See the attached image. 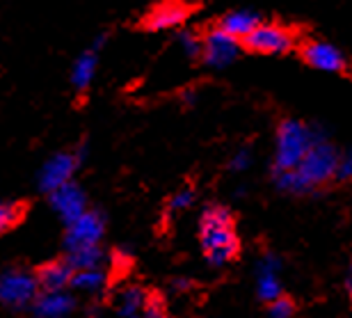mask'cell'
<instances>
[{
    "label": "cell",
    "mask_w": 352,
    "mask_h": 318,
    "mask_svg": "<svg viewBox=\"0 0 352 318\" xmlns=\"http://www.w3.org/2000/svg\"><path fill=\"white\" fill-rule=\"evenodd\" d=\"M339 156L341 151L318 133L314 138L311 147H309L307 153L293 169L272 172L274 183L288 195H309L314 190L327 186L329 181H334Z\"/></svg>",
    "instance_id": "cell-1"
},
{
    "label": "cell",
    "mask_w": 352,
    "mask_h": 318,
    "mask_svg": "<svg viewBox=\"0 0 352 318\" xmlns=\"http://www.w3.org/2000/svg\"><path fill=\"white\" fill-rule=\"evenodd\" d=\"M199 243L208 264L215 268L227 266L229 261L238 257L241 238L236 231L234 213L227 206L213 204V206L204 209V213L199 215Z\"/></svg>",
    "instance_id": "cell-2"
},
{
    "label": "cell",
    "mask_w": 352,
    "mask_h": 318,
    "mask_svg": "<svg viewBox=\"0 0 352 318\" xmlns=\"http://www.w3.org/2000/svg\"><path fill=\"white\" fill-rule=\"evenodd\" d=\"M318 131L309 129L307 124L298 122V119H286L279 124L277 138H274V169L272 172H284V169H293L307 149L311 147L314 138Z\"/></svg>",
    "instance_id": "cell-3"
},
{
    "label": "cell",
    "mask_w": 352,
    "mask_h": 318,
    "mask_svg": "<svg viewBox=\"0 0 352 318\" xmlns=\"http://www.w3.org/2000/svg\"><path fill=\"white\" fill-rule=\"evenodd\" d=\"M298 32L288 25L274 23V21H261L241 44L245 51L256 55H286L298 46Z\"/></svg>",
    "instance_id": "cell-4"
},
{
    "label": "cell",
    "mask_w": 352,
    "mask_h": 318,
    "mask_svg": "<svg viewBox=\"0 0 352 318\" xmlns=\"http://www.w3.org/2000/svg\"><path fill=\"white\" fill-rule=\"evenodd\" d=\"M243 51V44L236 37H231L222 28H210L206 34H201V51L199 60L210 69H227L238 60Z\"/></svg>",
    "instance_id": "cell-5"
},
{
    "label": "cell",
    "mask_w": 352,
    "mask_h": 318,
    "mask_svg": "<svg viewBox=\"0 0 352 318\" xmlns=\"http://www.w3.org/2000/svg\"><path fill=\"white\" fill-rule=\"evenodd\" d=\"M37 293L39 286L34 273H28L23 268H10L0 275V305L10 309H23L32 305Z\"/></svg>",
    "instance_id": "cell-6"
},
{
    "label": "cell",
    "mask_w": 352,
    "mask_h": 318,
    "mask_svg": "<svg viewBox=\"0 0 352 318\" xmlns=\"http://www.w3.org/2000/svg\"><path fill=\"white\" fill-rule=\"evenodd\" d=\"M302 60L316 72L325 74H348V58L339 46L325 39H307L300 46Z\"/></svg>",
    "instance_id": "cell-7"
},
{
    "label": "cell",
    "mask_w": 352,
    "mask_h": 318,
    "mask_svg": "<svg viewBox=\"0 0 352 318\" xmlns=\"http://www.w3.org/2000/svg\"><path fill=\"white\" fill-rule=\"evenodd\" d=\"M192 7L183 0H163V3L153 5L149 12L142 17V28L149 32H170L181 30L183 23L188 21Z\"/></svg>",
    "instance_id": "cell-8"
},
{
    "label": "cell",
    "mask_w": 352,
    "mask_h": 318,
    "mask_svg": "<svg viewBox=\"0 0 352 318\" xmlns=\"http://www.w3.org/2000/svg\"><path fill=\"white\" fill-rule=\"evenodd\" d=\"M105 236V220L98 211H85L76 218L74 222L67 224L65 236V250H78V247L101 245V238Z\"/></svg>",
    "instance_id": "cell-9"
},
{
    "label": "cell",
    "mask_w": 352,
    "mask_h": 318,
    "mask_svg": "<svg viewBox=\"0 0 352 318\" xmlns=\"http://www.w3.org/2000/svg\"><path fill=\"white\" fill-rule=\"evenodd\" d=\"M78 165H80V153H72V151L55 153L39 169V188L44 193H53L55 188L74 181V174Z\"/></svg>",
    "instance_id": "cell-10"
},
{
    "label": "cell",
    "mask_w": 352,
    "mask_h": 318,
    "mask_svg": "<svg viewBox=\"0 0 352 318\" xmlns=\"http://www.w3.org/2000/svg\"><path fill=\"white\" fill-rule=\"evenodd\" d=\"M105 41H108V34H98L85 51L74 60L69 81H72L74 89L78 92V94H85V92L91 87V83H94L96 72H98V60H101V51H103Z\"/></svg>",
    "instance_id": "cell-11"
},
{
    "label": "cell",
    "mask_w": 352,
    "mask_h": 318,
    "mask_svg": "<svg viewBox=\"0 0 352 318\" xmlns=\"http://www.w3.org/2000/svg\"><path fill=\"white\" fill-rule=\"evenodd\" d=\"M51 195V206L55 213L60 215V220L69 224L74 222L76 218L82 215L87 211V195L76 181H69L65 186L55 188Z\"/></svg>",
    "instance_id": "cell-12"
},
{
    "label": "cell",
    "mask_w": 352,
    "mask_h": 318,
    "mask_svg": "<svg viewBox=\"0 0 352 318\" xmlns=\"http://www.w3.org/2000/svg\"><path fill=\"white\" fill-rule=\"evenodd\" d=\"M76 307V300L67 291H41L32 300L34 318H69Z\"/></svg>",
    "instance_id": "cell-13"
},
{
    "label": "cell",
    "mask_w": 352,
    "mask_h": 318,
    "mask_svg": "<svg viewBox=\"0 0 352 318\" xmlns=\"http://www.w3.org/2000/svg\"><path fill=\"white\" fill-rule=\"evenodd\" d=\"M74 271L69 268L65 259L62 261H48V264L39 266L34 273L39 291H67L72 286Z\"/></svg>",
    "instance_id": "cell-14"
},
{
    "label": "cell",
    "mask_w": 352,
    "mask_h": 318,
    "mask_svg": "<svg viewBox=\"0 0 352 318\" xmlns=\"http://www.w3.org/2000/svg\"><path fill=\"white\" fill-rule=\"evenodd\" d=\"M279 259H274L272 254L261 259L258 264V277H256V291H258V298L265 300V302H272L277 300L281 293V282H279Z\"/></svg>",
    "instance_id": "cell-15"
},
{
    "label": "cell",
    "mask_w": 352,
    "mask_h": 318,
    "mask_svg": "<svg viewBox=\"0 0 352 318\" xmlns=\"http://www.w3.org/2000/svg\"><path fill=\"white\" fill-rule=\"evenodd\" d=\"M258 23H261V14H256L254 10H231L220 19L217 28H222L227 34L243 41Z\"/></svg>",
    "instance_id": "cell-16"
},
{
    "label": "cell",
    "mask_w": 352,
    "mask_h": 318,
    "mask_svg": "<svg viewBox=\"0 0 352 318\" xmlns=\"http://www.w3.org/2000/svg\"><path fill=\"white\" fill-rule=\"evenodd\" d=\"M149 300V291L138 284H129L124 288H119L117 298H115V309L119 318H138L142 314V309Z\"/></svg>",
    "instance_id": "cell-17"
},
{
    "label": "cell",
    "mask_w": 352,
    "mask_h": 318,
    "mask_svg": "<svg viewBox=\"0 0 352 318\" xmlns=\"http://www.w3.org/2000/svg\"><path fill=\"white\" fill-rule=\"evenodd\" d=\"M65 261L69 264V268L76 271H87V268H98L103 266L105 254L101 250V245H91V247H78V250H69Z\"/></svg>",
    "instance_id": "cell-18"
},
{
    "label": "cell",
    "mask_w": 352,
    "mask_h": 318,
    "mask_svg": "<svg viewBox=\"0 0 352 318\" xmlns=\"http://www.w3.org/2000/svg\"><path fill=\"white\" fill-rule=\"evenodd\" d=\"M105 282H108V273L98 266V268H87V271H76L72 277V286L85 293H96L105 286Z\"/></svg>",
    "instance_id": "cell-19"
},
{
    "label": "cell",
    "mask_w": 352,
    "mask_h": 318,
    "mask_svg": "<svg viewBox=\"0 0 352 318\" xmlns=\"http://www.w3.org/2000/svg\"><path fill=\"white\" fill-rule=\"evenodd\" d=\"M25 206L19 202H0V236L12 231L16 224L23 220Z\"/></svg>",
    "instance_id": "cell-20"
},
{
    "label": "cell",
    "mask_w": 352,
    "mask_h": 318,
    "mask_svg": "<svg viewBox=\"0 0 352 318\" xmlns=\"http://www.w3.org/2000/svg\"><path fill=\"white\" fill-rule=\"evenodd\" d=\"M176 48H179V53L183 58L199 60L201 34H197L195 30H179V34H176Z\"/></svg>",
    "instance_id": "cell-21"
},
{
    "label": "cell",
    "mask_w": 352,
    "mask_h": 318,
    "mask_svg": "<svg viewBox=\"0 0 352 318\" xmlns=\"http://www.w3.org/2000/svg\"><path fill=\"white\" fill-rule=\"evenodd\" d=\"M195 197H197L195 188L183 186V188H179L170 197V202H167V209H170V213H181V211H188L195 204Z\"/></svg>",
    "instance_id": "cell-22"
},
{
    "label": "cell",
    "mask_w": 352,
    "mask_h": 318,
    "mask_svg": "<svg viewBox=\"0 0 352 318\" xmlns=\"http://www.w3.org/2000/svg\"><path fill=\"white\" fill-rule=\"evenodd\" d=\"M295 302L291 298H286V295H279L277 300L270 302V309H267V316L270 318H293L295 316Z\"/></svg>",
    "instance_id": "cell-23"
},
{
    "label": "cell",
    "mask_w": 352,
    "mask_h": 318,
    "mask_svg": "<svg viewBox=\"0 0 352 318\" xmlns=\"http://www.w3.org/2000/svg\"><path fill=\"white\" fill-rule=\"evenodd\" d=\"M138 318H170V314H167L165 302L160 300L158 295H151L149 293V300H146L142 314H140Z\"/></svg>",
    "instance_id": "cell-24"
},
{
    "label": "cell",
    "mask_w": 352,
    "mask_h": 318,
    "mask_svg": "<svg viewBox=\"0 0 352 318\" xmlns=\"http://www.w3.org/2000/svg\"><path fill=\"white\" fill-rule=\"evenodd\" d=\"M352 176V156L350 151H343L339 156V162H336V172H334V181L339 183H348Z\"/></svg>",
    "instance_id": "cell-25"
},
{
    "label": "cell",
    "mask_w": 352,
    "mask_h": 318,
    "mask_svg": "<svg viewBox=\"0 0 352 318\" xmlns=\"http://www.w3.org/2000/svg\"><path fill=\"white\" fill-rule=\"evenodd\" d=\"M252 165V151L250 149H238L234 151V156L229 158V169H234V172H245V169H250Z\"/></svg>",
    "instance_id": "cell-26"
},
{
    "label": "cell",
    "mask_w": 352,
    "mask_h": 318,
    "mask_svg": "<svg viewBox=\"0 0 352 318\" xmlns=\"http://www.w3.org/2000/svg\"><path fill=\"white\" fill-rule=\"evenodd\" d=\"M190 286H192V282H188V279H183V277L172 282V288H174V291H188Z\"/></svg>",
    "instance_id": "cell-27"
}]
</instances>
